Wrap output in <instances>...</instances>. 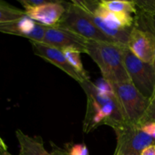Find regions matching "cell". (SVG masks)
Here are the masks:
<instances>
[{
    "label": "cell",
    "instance_id": "cell-1",
    "mask_svg": "<svg viewBox=\"0 0 155 155\" xmlns=\"http://www.w3.org/2000/svg\"><path fill=\"white\" fill-rule=\"evenodd\" d=\"M86 95L87 106L83 120V131H92L101 125L112 129L126 122L122 109L113 89L101 91L89 79L79 83Z\"/></svg>",
    "mask_w": 155,
    "mask_h": 155
},
{
    "label": "cell",
    "instance_id": "cell-2",
    "mask_svg": "<svg viewBox=\"0 0 155 155\" xmlns=\"http://www.w3.org/2000/svg\"><path fill=\"white\" fill-rule=\"evenodd\" d=\"M127 46L107 42L87 40L86 54L98 65L103 80L110 83L130 82L124 64V51Z\"/></svg>",
    "mask_w": 155,
    "mask_h": 155
},
{
    "label": "cell",
    "instance_id": "cell-3",
    "mask_svg": "<svg viewBox=\"0 0 155 155\" xmlns=\"http://www.w3.org/2000/svg\"><path fill=\"white\" fill-rule=\"evenodd\" d=\"M110 85L119 101L126 122L139 125L148 109L150 100L145 98L131 82Z\"/></svg>",
    "mask_w": 155,
    "mask_h": 155
},
{
    "label": "cell",
    "instance_id": "cell-4",
    "mask_svg": "<svg viewBox=\"0 0 155 155\" xmlns=\"http://www.w3.org/2000/svg\"><path fill=\"white\" fill-rule=\"evenodd\" d=\"M117 137L114 155H141L146 147L155 145V141L144 133L140 126L125 122L113 128Z\"/></svg>",
    "mask_w": 155,
    "mask_h": 155
},
{
    "label": "cell",
    "instance_id": "cell-5",
    "mask_svg": "<svg viewBox=\"0 0 155 155\" xmlns=\"http://www.w3.org/2000/svg\"><path fill=\"white\" fill-rule=\"evenodd\" d=\"M124 64L132 84L146 98L151 100L155 94V71L152 64L136 58L126 47Z\"/></svg>",
    "mask_w": 155,
    "mask_h": 155
},
{
    "label": "cell",
    "instance_id": "cell-6",
    "mask_svg": "<svg viewBox=\"0 0 155 155\" xmlns=\"http://www.w3.org/2000/svg\"><path fill=\"white\" fill-rule=\"evenodd\" d=\"M65 5L66 12L57 27L67 29L87 40L116 43L97 28L72 2Z\"/></svg>",
    "mask_w": 155,
    "mask_h": 155
},
{
    "label": "cell",
    "instance_id": "cell-7",
    "mask_svg": "<svg viewBox=\"0 0 155 155\" xmlns=\"http://www.w3.org/2000/svg\"><path fill=\"white\" fill-rule=\"evenodd\" d=\"M42 43L58 49L74 48L82 53H86L87 39L60 27H46Z\"/></svg>",
    "mask_w": 155,
    "mask_h": 155
},
{
    "label": "cell",
    "instance_id": "cell-8",
    "mask_svg": "<svg viewBox=\"0 0 155 155\" xmlns=\"http://www.w3.org/2000/svg\"><path fill=\"white\" fill-rule=\"evenodd\" d=\"M46 27L36 22L25 15L23 18L0 24V32L28 39L30 41L42 42Z\"/></svg>",
    "mask_w": 155,
    "mask_h": 155
},
{
    "label": "cell",
    "instance_id": "cell-9",
    "mask_svg": "<svg viewBox=\"0 0 155 155\" xmlns=\"http://www.w3.org/2000/svg\"><path fill=\"white\" fill-rule=\"evenodd\" d=\"M127 48L141 61L153 64L154 45L152 33L134 26L130 30Z\"/></svg>",
    "mask_w": 155,
    "mask_h": 155
},
{
    "label": "cell",
    "instance_id": "cell-10",
    "mask_svg": "<svg viewBox=\"0 0 155 155\" xmlns=\"http://www.w3.org/2000/svg\"><path fill=\"white\" fill-rule=\"evenodd\" d=\"M30 42L31 44L33 52L36 55L39 56L41 58L52 64L53 65L63 71L64 72L66 73L71 78L75 80L78 83L85 80L70 65L61 50L54 48V47L50 46L46 44L42 43V42H34V41H30Z\"/></svg>",
    "mask_w": 155,
    "mask_h": 155
},
{
    "label": "cell",
    "instance_id": "cell-11",
    "mask_svg": "<svg viewBox=\"0 0 155 155\" xmlns=\"http://www.w3.org/2000/svg\"><path fill=\"white\" fill-rule=\"evenodd\" d=\"M26 15L46 27H57L66 12L65 2L50 0L46 4L24 11Z\"/></svg>",
    "mask_w": 155,
    "mask_h": 155
},
{
    "label": "cell",
    "instance_id": "cell-12",
    "mask_svg": "<svg viewBox=\"0 0 155 155\" xmlns=\"http://www.w3.org/2000/svg\"><path fill=\"white\" fill-rule=\"evenodd\" d=\"M74 5L77 6L82 13L92 22V24L98 29H99L105 36L114 41L119 45L127 47L130 33L131 30H120L114 29L107 26L101 18L97 17L92 12L90 2L89 1H72Z\"/></svg>",
    "mask_w": 155,
    "mask_h": 155
},
{
    "label": "cell",
    "instance_id": "cell-13",
    "mask_svg": "<svg viewBox=\"0 0 155 155\" xmlns=\"http://www.w3.org/2000/svg\"><path fill=\"white\" fill-rule=\"evenodd\" d=\"M89 2L94 14L109 27L120 30H131L134 27L135 19L132 15L109 11L99 5L98 2Z\"/></svg>",
    "mask_w": 155,
    "mask_h": 155
},
{
    "label": "cell",
    "instance_id": "cell-14",
    "mask_svg": "<svg viewBox=\"0 0 155 155\" xmlns=\"http://www.w3.org/2000/svg\"><path fill=\"white\" fill-rule=\"evenodd\" d=\"M15 135L19 144V155H52L45 150L42 139L39 136L31 137L21 130H17Z\"/></svg>",
    "mask_w": 155,
    "mask_h": 155
},
{
    "label": "cell",
    "instance_id": "cell-15",
    "mask_svg": "<svg viewBox=\"0 0 155 155\" xmlns=\"http://www.w3.org/2000/svg\"><path fill=\"white\" fill-rule=\"evenodd\" d=\"M99 5L109 11L120 13L137 15L138 9L135 1H121V0H101L98 2Z\"/></svg>",
    "mask_w": 155,
    "mask_h": 155
},
{
    "label": "cell",
    "instance_id": "cell-16",
    "mask_svg": "<svg viewBox=\"0 0 155 155\" xmlns=\"http://www.w3.org/2000/svg\"><path fill=\"white\" fill-rule=\"evenodd\" d=\"M25 15L24 10H21L5 2L0 1V24L17 21Z\"/></svg>",
    "mask_w": 155,
    "mask_h": 155
},
{
    "label": "cell",
    "instance_id": "cell-17",
    "mask_svg": "<svg viewBox=\"0 0 155 155\" xmlns=\"http://www.w3.org/2000/svg\"><path fill=\"white\" fill-rule=\"evenodd\" d=\"M63 53L66 58L67 61L70 64L71 67L83 77L84 80L89 79L88 74L83 68V63L81 59V51H78L74 48H68V49L63 50Z\"/></svg>",
    "mask_w": 155,
    "mask_h": 155
},
{
    "label": "cell",
    "instance_id": "cell-18",
    "mask_svg": "<svg viewBox=\"0 0 155 155\" xmlns=\"http://www.w3.org/2000/svg\"><path fill=\"white\" fill-rule=\"evenodd\" d=\"M136 18V27L150 32L155 36V16L139 12Z\"/></svg>",
    "mask_w": 155,
    "mask_h": 155
},
{
    "label": "cell",
    "instance_id": "cell-19",
    "mask_svg": "<svg viewBox=\"0 0 155 155\" xmlns=\"http://www.w3.org/2000/svg\"><path fill=\"white\" fill-rule=\"evenodd\" d=\"M135 2L139 12L155 16V0H137Z\"/></svg>",
    "mask_w": 155,
    "mask_h": 155
},
{
    "label": "cell",
    "instance_id": "cell-20",
    "mask_svg": "<svg viewBox=\"0 0 155 155\" xmlns=\"http://www.w3.org/2000/svg\"><path fill=\"white\" fill-rule=\"evenodd\" d=\"M149 122H155V94L150 100L149 105L145 115L139 123V126Z\"/></svg>",
    "mask_w": 155,
    "mask_h": 155
},
{
    "label": "cell",
    "instance_id": "cell-21",
    "mask_svg": "<svg viewBox=\"0 0 155 155\" xmlns=\"http://www.w3.org/2000/svg\"><path fill=\"white\" fill-rule=\"evenodd\" d=\"M68 155H89V150L84 144H74L67 150Z\"/></svg>",
    "mask_w": 155,
    "mask_h": 155
},
{
    "label": "cell",
    "instance_id": "cell-22",
    "mask_svg": "<svg viewBox=\"0 0 155 155\" xmlns=\"http://www.w3.org/2000/svg\"><path fill=\"white\" fill-rule=\"evenodd\" d=\"M50 0H20L19 3L23 6L24 11L27 9H31L37 8L42 5L46 4Z\"/></svg>",
    "mask_w": 155,
    "mask_h": 155
},
{
    "label": "cell",
    "instance_id": "cell-23",
    "mask_svg": "<svg viewBox=\"0 0 155 155\" xmlns=\"http://www.w3.org/2000/svg\"><path fill=\"white\" fill-rule=\"evenodd\" d=\"M141 129L148 136L152 138L155 141V122H149L140 126Z\"/></svg>",
    "mask_w": 155,
    "mask_h": 155
},
{
    "label": "cell",
    "instance_id": "cell-24",
    "mask_svg": "<svg viewBox=\"0 0 155 155\" xmlns=\"http://www.w3.org/2000/svg\"><path fill=\"white\" fill-rule=\"evenodd\" d=\"M51 154L52 155H68V153L66 149H64V148H60V147L57 146L55 144H53L52 142H51Z\"/></svg>",
    "mask_w": 155,
    "mask_h": 155
},
{
    "label": "cell",
    "instance_id": "cell-25",
    "mask_svg": "<svg viewBox=\"0 0 155 155\" xmlns=\"http://www.w3.org/2000/svg\"><path fill=\"white\" fill-rule=\"evenodd\" d=\"M141 155H155V145L146 147L141 153Z\"/></svg>",
    "mask_w": 155,
    "mask_h": 155
},
{
    "label": "cell",
    "instance_id": "cell-26",
    "mask_svg": "<svg viewBox=\"0 0 155 155\" xmlns=\"http://www.w3.org/2000/svg\"><path fill=\"white\" fill-rule=\"evenodd\" d=\"M0 146H1L2 149V150H4V151H8L7 145H6V144L4 142L3 139H2L1 136H0Z\"/></svg>",
    "mask_w": 155,
    "mask_h": 155
},
{
    "label": "cell",
    "instance_id": "cell-27",
    "mask_svg": "<svg viewBox=\"0 0 155 155\" xmlns=\"http://www.w3.org/2000/svg\"><path fill=\"white\" fill-rule=\"evenodd\" d=\"M0 155H13L9 153L8 151H4V150L0 149Z\"/></svg>",
    "mask_w": 155,
    "mask_h": 155
},
{
    "label": "cell",
    "instance_id": "cell-28",
    "mask_svg": "<svg viewBox=\"0 0 155 155\" xmlns=\"http://www.w3.org/2000/svg\"><path fill=\"white\" fill-rule=\"evenodd\" d=\"M152 35H153V40H154V61H153V66H154V71H155V36L154 34Z\"/></svg>",
    "mask_w": 155,
    "mask_h": 155
},
{
    "label": "cell",
    "instance_id": "cell-29",
    "mask_svg": "<svg viewBox=\"0 0 155 155\" xmlns=\"http://www.w3.org/2000/svg\"><path fill=\"white\" fill-rule=\"evenodd\" d=\"M0 149H2V148H1V146H0Z\"/></svg>",
    "mask_w": 155,
    "mask_h": 155
}]
</instances>
